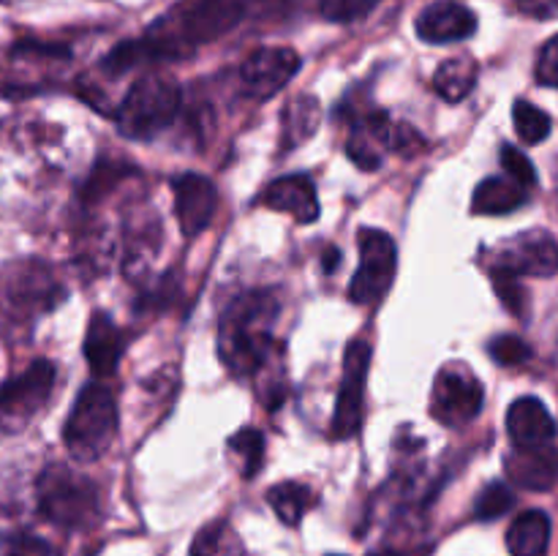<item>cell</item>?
Returning a JSON list of instances; mask_svg holds the SVG:
<instances>
[{"label":"cell","instance_id":"cell-4","mask_svg":"<svg viewBox=\"0 0 558 556\" xmlns=\"http://www.w3.org/2000/svg\"><path fill=\"white\" fill-rule=\"evenodd\" d=\"M38 510L63 529H85L96 523L101 505L98 488L74 469L52 463L38 478Z\"/></svg>","mask_w":558,"mask_h":556},{"label":"cell","instance_id":"cell-9","mask_svg":"<svg viewBox=\"0 0 558 556\" xmlns=\"http://www.w3.org/2000/svg\"><path fill=\"white\" fill-rule=\"evenodd\" d=\"M371 365V343L354 341L343 354V379L336 398V414H332V436L336 439H352L363 425V387Z\"/></svg>","mask_w":558,"mask_h":556},{"label":"cell","instance_id":"cell-10","mask_svg":"<svg viewBox=\"0 0 558 556\" xmlns=\"http://www.w3.org/2000/svg\"><path fill=\"white\" fill-rule=\"evenodd\" d=\"M300 55L289 47H262L245 58L240 65V85L251 98L276 96L278 90L292 82V76L300 71Z\"/></svg>","mask_w":558,"mask_h":556},{"label":"cell","instance_id":"cell-5","mask_svg":"<svg viewBox=\"0 0 558 556\" xmlns=\"http://www.w3.org/2000/svg\"><path fill=\"white\" fill-rule=\"evenodd\" d=\"M178 107V82L163 74H150L131 85L114 118H118L120 134L129 140H153L172 123Z\"/></svg>","mask_w":558,"mask_h":556},{"label":"cell","instance_id":"cell-28","mask_svg":"<svg viewBox=\"0 0 558 556\" xmlns=\"http://www.w3.org/2000/svg\"><path fill=\"white\" fill-rule=\"evenodd\" d=\"M501 167H505V172L510 174V180L521 183L523 189H526V185L537 183V172H534V164L529 161L526 153L518 150L515 145L501 147Z\"/></svg>","mask_w":558,"mask_h":556},{"label":"cell","instance_id":"cell-18","mask_svg":"<svg viewBox=\"0 0 558 556\" xmlns=\"http://www.w3.org/2000/svg\"><path fill=\"white\" fill-rule=\"evenodd\" d=\"M550 543V518L543 510H526L507 529L512 556H545Z\"/></svg>","mask_w":558,"mask_h":556},{"label":"cell","instance_id":"cell-24","mask_svg":"<svg viewBox=\"0 0 558 556\" xmlns=\"http://www.w3.org/2000/svg\"><path fill=\"white\" fill-rule=\"evenodd\" d=\"M512 123H515L518 136L526 145H537V142L548 140L550 134L548 112H543V109L529 101H515V107H512Z\"/></svg>","mask_w":558,"mask_h":556},{"label":"cell","instance_id":"cell-20","mask_svg":"<svg viewBox=\"0 0 558 556\" xmlns=\"http://www.w3.org/2000/svg\"><path fill=\"white\" fill-rule=\"evenodd\" d=\"M474 82H477V63L469 55L445 60L434 74L436 93L447 101H461L463 96H469Z\"/></svg>","mask_w":558,"mask_h":556},{"label":"cell","instance_id":"cell-29","mask_svg":"<svg viewBox=\"0 0 558 556\" xmlns=\"http://www.w3.org/2000/svg\"><path fill=\"white\" fill-rule=\"evenodd\" d=\"M379 0H325L322 14L332 22H352L368 14Z\"/></svg>","mask_w":558,"mask_h":556},{"label":"cell","instance_id":"cell-14","mask_svg":"<svg viewBox=\"0 0 558 556\" xmlns=\"http://www.w3.org/2000/svg\"><path fill=\"white\" fill-rule=\"evenodd\" d=\"M499 265L518 276H554L558 270V243L545 232L521 234L501 251Z\"/></svg>","mask_w":558,"mask_h":556},{"label":"cell","instance_id":"cell-31","mask_svg":"<svg viewBox=\"0 0 558 556\" xmlns=\"http://www.w3.org/2000/svg\"><path fill=\"white\" fill-rule=\"evenodd\" d=\"M523 14L534 20H554L558 16V0H515Z\"/></svg>","mask_w":558,"mask_h":556},{"label":"cell","instance_id":"cell-15","mask_svg":"<svg viewBox=\"0 0 558 556\" xmlns=\"http://www.w3.org/2000/svg\"><path fill=\"white\" fill-rule=\"evenodd\" d=\"M262 205L278 213H289L300 223H314L319 218V196H316V185L308 174H289V178L270 183L262 194Z\"/></svg>","mask_w":558,"mask_h":556},{"label":"cell","instance_id":"cell-3","mask_svg":"<svg viewBox=\"0 0 558 556\" xmlns=\"http://www.w3.org/2000/svg\"><path fill=\"white\" fill-rule=\"evenodd\" d=\"M118 431V403L107 385L82 387L63 428V442L76 461H96L109 450Z\"/></svg>","mask_w":558,"mask_h":556},{"label":"cell","instance_id":"cell-1","mask_svg":"<svg viewBox=\"0 0 558 556\" xmlns=\"http://www.w3.org/2000/svg\"><path fill=\"white\" fill-rule=\"evenodd\" d=\"M276 316V300L259 292L238 298L223 311L221 327H218V354L229 374L248 376L265 363L272 347Z\"/></svg>","mask_w":558,"mask_h":556},{"label":"cell","instance_id":"cell-33","mask_svg":"<svg viewBox=\"0 0 558 556\" xmlns=\"http://www.w3.org/2000/svg\"><path fill=\"white\" fill-rule=\"evenodd\" d=\"M374 556H401V554H396V551H381V554H374Z\"/></svg>","mask_w":558,"mask_h":556},{"label":"cell","instance_id":"cell-2","mask_svg":"<svg viewBox=\"0 0 558 556\" xmlns=\"http://www.w3.org/2000/svg\"><path fill=\"white\" fill-rule=\"evenodd\" d=\"M65 287L41 259H14L0 267V327L22 330L58 309Z\"/></svg>","mask_w":558,"mask_h":556},{"label":"cell","instance_id":"cell-17","mask_svg":"<svg viewBox=\"0 0 558 556\" xmlns=\"http://www.w3.org/2000/svg\"><path fill=\"white\" fill-rule=\"evenodd\" d=\"M85 358L96 376H109L123 358V333L107 314H93L85 333Z\"/></svg>","mask_w":558,"mask_h":556},{"label":"cell","instance_id":"cell-26","mask_svg":"<svg viewBox=\"0 0 558 556\" xmlns=\"http://www.w3.org/2000/svg\"><path fill=\"white\" fill-rule=\"evenodd\" d=\"M490 278H494V289H496V294H499L501 303H505L512 314H521L523 300H526V292H523V287H521V276L512 270H507V267L496 265L494 270H490Z\"/></svg>","mask_w":558,"mask_h":556},{"label":"cell","instance_id":"cell-32","mask_svg":"<svg viewBox=\"0 0 558 556\" xmlns=\"http://www.w3.org/2000/svg\"><path fill=\"white\" fill-rule=\"evenodd\" d=\"M9 556H52V551H49L44 543H38V540L22 537L11 545Z\"/></svg>","mask_w":558,"mask_h":556},{"label":"cell","instance_id":"cell-8","mask_svg":"<svg viewBox=\"0 0 558 556\" xmlns=\"http://www.w3.org/2000/svg\"><path fill=\"white\" fill-rule=\"evenodd\" d=\"M483 409V385L466 363H447L436 374L430 414L445 425H466Z\"/></svg>","mask_w":558,"mask_h":556},{"label":"cell","instance_id":"cell-12","mask_svg":"<svg viewBox=\"0 0 558 556\" xmlns=\"http://www.w3.org/2000/svg\"><path fill=\"white\" fill-rule=\"evenodd\" d=\"M174 213L185 238H194L210 227L216 213V189L202 174H180L174 178Z\"/></svg>","mask_w":558,"mask_h":556},{"label":"cell","instance_id":"cell-27","mask_svg":"<svg viewBox=\"0 0 558 556\" xmlns=\"http://www.w3.org/2000/svg\"><path fill=\"white\" fill-rule=\"evenodd\" d=\"M488 354L501 365H521L532 358V349L518 336H499L488 343Z\"/></svg>","mask_w":558,"mask_h":556},{"label":"cell","instance_id":"cell-22","mask_svg":"<svg viewBox=\"0 0 558 556\" xmlns=\"http://www.w3.org/2000/svg\"><path fill=\"white\" fill-rule=\"evenodd\" d=\"M191 556H243L240 537L227 523H210L191 545Z\"/></svg>","mask_w":558,"mask_h":556},{"label":"cell","instance_id":"cell-25","mask_svg":"<svg viewBox=\"0 0 558 556\" xmlns=\"http://www.w3.org/2000/svg\"><path fill=\"white\" fill-rule=\"evenodd\" d=\"M512 505H515V494H512L510 485L488 483L483 488V494H480L474 512H477L480 521H496L505 512H510Z\"/></svg>","mask_w":558,"mask_h":556},{"label":"cell","instance_id":"cell-23","mask_svg":"<svg viewBox=\"0 0 558 556\" xmlns=\"http://www.w3.org/2000/svg\"><path fill=\"white\" fill-rule=\"evenodd\" d=\"M229 450L238 458L243 478H254L265 458V436L256 428H243L229 439Z\"/></svg>","mask_w":558,"mask_h":556},{"label":"cell","instance_id":"cell-19","mask_svg":"<svg viewBox=\"0 0 558 556\" xmlns=\"http://www.w3.org/2000/svg\"><path fill=\"white\" fill-rule=\"evenodd\" d=\"M526 202V189L515 180L488 178L477 185L472 200V210L480 216H507Z\"/></svg>","mask_w":558,"mask_h":556},{"label":"cell","instance_id":"cell-13","mask_svg":"<svg viewBox=\"0 0 558 556\" xmlns=\"http://www.w3.org/2000/svg\"><path fill=\"white\" fill-rule=\"evenodd\" d=\"M507 478L526 491H550L558 483V450L554 445L515 447L505 461Z\"/></svg>","mask_w":558,"mask_h":556},{"label":"cell","instance_id":"cell-21","mask_svg":"<svg viewBox=\"0 0 558 556\" xmlns=\"http://www.w3.org/2000/svg\"><path fill=\"white\" fill-rule=\"evenodd\" d=\"M267 501H270V507L276 510V516L281 518L283 523H289V527H298L300 521H303L305 512L311 510V505H314V491L308 488V485L303 483H281V485H272L270 491H267Z\"/></svg>","mask_w":558,"mask_h":556},{"label":"cell","instance_id":"cell-30","mask_svg":"<svg viewBox=\"0 0 558 556\" xmlns=\"http://www.w3.org/2000/svg\"><path fill=\"white\" fill-rule=\"evenodd\" d=\"M537 80L548 87H558V36L550 38L539 52Z\"/></svg>","mask_w":558,"mask_h":556},{"label":"cell","instance_id":"cell-11","mask_svg":"<svg viewBox=\"0 0 558 556\" xmlns=\"http://www.w3.org/2000/svg\"><path fill=\"white\" fill-rule=\"evenodd\" d=\"M474 31H477V16L458 0H436L417 16V36L425 44H456L474 36Z\"/></svg>","mask_w":558,"mask_h":556},{"label":"cell","instance_id":"cell-16","mask_svg":"<svg viewBox=\"0 0 558 556\" xmlns=\"http://www.w3.org/2000/svg\"><path fill=\"white\" fill-rule=\"evenodd\" d=\"M507 431L515 447L550 445L556 436V420L539 398H518L507 412Z\"/></svg>","mask_w":558,"mask_h":556},{"label":"cell","instance_id":"cell-6","mask_svg":"<svg viewBox=\"0 0 558 556\" xmlns=\"http://www.w3.org/2000/svg\"><path fill=\"white\" fill-rule=\"evenodd\" d=\"M54 376L58 374L49 360H36L22 374L0 385V431L3 434H20L44 412L52 398Z\"/></svg>","mask_w":558,"mask_h":556},{"label":"cell","instance_id":"cell-7","mask_svg":"<svg viewBox=\"0 0 558 556\" xmlns=\"http://www.w3.org/2000/svg\"><path fill=\"white\" fill-rule=\"evenodd\" d=\"M398 265L396 240L381 229H363L360 232V267L354 273V281L349 294L357 305L379 303L392 287Z\"/></svg>","mask_w":558,"mask_h":556}]
</instances>
